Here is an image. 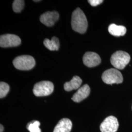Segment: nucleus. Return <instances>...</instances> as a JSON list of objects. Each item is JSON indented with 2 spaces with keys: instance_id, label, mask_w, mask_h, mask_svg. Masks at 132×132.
<instances>
[{
  "instance_id": "obj_17",
  "label": "nucleus",
  "mask_w": 132,
  "mask_h": 132,
  "mask_svg": "<svg viewBox=\"0 0 132 132\" xmlns=\"http://www.w3.org/2000/svg\"><path fill=\"white\" fill-rule=\"evenodd\" d=\"M40 123L38 121H35L33 122L29 123L27 129L30 132H41L39 126Z\"/></svg>"
},
{
  "instance_id": "obj_10",
  "label": "nucleus",
  "mask_w": 132,
  "mask_h": 132,
  "mask_svg": "<svg viewBox=\"0 0 132 132\" xmlns=\"http://www.w3.org/2000/svg\"><path fill=\"white\" fill-rule=\"evenodd\" d=\"M90 91V90L89 85L87 84L83 85L73 94L71 99L76 102H80L89 95Z\"/></svg>"
},
{
  "instance_id": "obj_9",
  "label": "nucleus",
  "mask_w": 132,
  "mask_h": 132,
  "mask_svg": "<svg viewBox=\"0 0 132 132\" xmlns=\"http://www.w3.org/2000/svg\"><path fill=\"white\" fill-rule=\"evenodd\" d=\"M59 18V13L56 11H48L40 16V20L42 24L47 27H52L54 24Z\"/></svg>"
},
{
  "instance_id": "obj_19",
  "label": "nucleus",
  "mask_w": 132,
  "mask_h": 132,
  "mask_svg": "<svg viewBox=\"0 0 132 132\" xmlns=\"http://www.w3.org/2000/svg\"><path fill=\"white\" fill-rule=\"evenodd\" d=\"M0 126H1V128H0V129H1V130H0V132H3L4 131V127H3V126L2 125V124H1V125H0Z\"/></svg>"
},
{
  "instance_id": "obj_11",
  "label": "nucleus",
  "mask_w": 132,
  "mask_h": 132,
  "mask_svg": "<svg viewBox=\"0 0 132 132\" xmlns=\"http://www.w3.org/2000/svg\"><path fill=\"white\" fill-rule=\"evenodd\" d=\"M72 126L71 120L68 118H63L57 124L53 132H70Z\"/></svg>"
},
{
  "instance_id": "obj_14",
  "label": "nucleus",
  "mask_w": 132,
  "mask_h": 132,
  "mask_svg": "<svg viewBox=\"0 0 132 132\" xmlns=\"http://www.w3.org/2000/svg\"><path fill=\"white\" fill-rule=\"evenodd\" d=\"M44 45L48 50L52 51H58L60 47L59 39L56 37H53L51 40L46 39L44 41Z\"/></svg>"
},
{
  "instance_id": "obj_6",
  "label": "nucleus",
  "mask_w": 132,
  "mask_h": 132,
  "mask_svg": "<svg viewBox=\"0 0 132 132\" xmlns=\"http://www.w3.org/2000/svg\"><path fill=\"white\" fill-rule=\"evenodd\" d=\"M119 127L118 119L114 116H109L101 123L100 130L101 132H116Z\"/></svg>"
},
{
  "instance_id": "obj_1",
  "label": "nucleus",
  "mask_w": 132,
  "mask_h": 132,
  "mask_svg": "<svg viewBox=\"0 0 132 132\" xmlns=\"http://www.w3.org/2000/svg\"><path fill=\"white\" fill-rule=\"evenodd\" d=\"M71 28L78 33H85L88 28V21L85 14L79 8H77L72 13Z\"/></svg>"
},
{
  "instance_id": "obj_15",
  "label": "nucleus",
  "mask_w": 132,
  "mask_h": 132,
  "mask_svg": "<svg viewBox=\"0 0 132 132\" xmlns=\"http://www.w3.org/2000/svg\"><path fill=\"white\" fill-rule=\"evenodd\" d=\"M24 5V2L23 0H15L13 3L12 8L16 13H19L23 10Z\"/></svg>"
},
{
  "instance_id": "obj_2",
  "label": "nucleus",
  "mask_w": 132,
  "mask_h": 132,
  "mask_svg": "<svg viewBox=\"0 0 132 132\" xmlns=\"http://www.w3.org/2000/svg\"><path fill=\"white\" fill-rule=\"evenodd\" d=\"M130 56L126 52L117 51L114 52L111 58L112 65L116 69L122 70L130 61Z\"/></svg>"
},
{
  "instance_id": "obj_16",
  "label": "nucleus",
  "mask_w": 132,
  "mask_h": 132,
  "mask_svg": "<svg viewBox=\"0 0 132 132\" xmlns=\"http://www.w3.org/2000/svg\"><path fill=\"white\" fill-rule=\"evenodd\" d=\"M10 86L7 83L1 82L0 83V98H2L8 94L10 90Z\"/></svg>"
},
{
  "instance_id": "obj_20",
  "label": "nucleus",
  "mask_w": 132,
  "mask_h": 132,
  "mask_svg": "<svg viewBox=\"0 0 132 132\" xmlns=\"http://www.w3.org/2000/svg\"><path fill=\"white\" fill-rule=\"evenodd\" d=\"M34 2H39V1H34Z\"/></svg>"
},
{
  "instance_id": "obj_5",
  "label": "nucleus",
  "mask_w": 132,
  "mask_h": 132,
  "mask_svg": "<svg viewBox=\"0 0 132 132\" xmlns=\"http://www.w3.org/2000/svg\"><path fill=\"white\" fill-rule=\"evenodd\" d=\"M54 90V85L52 82L43 81L35 84L33 92L36 96H45L52 94Z\"/></svg>"
},
{
  "instance_id": "obj_13",
  "label": "nucleus",
  "mask_w": 132,
  "mask_h": 132,
  "mask_svg": "<svg viewBox=\"0 0 132 132\" xmlns=\"http://www.w3.org/2000/svg\"><path fill=\"white\" fill-rule=\"evenodd\" d=\"M126 28L122 26H118L116 24H111L108 28L109 33L114 36H121L125 34Z\"/></svg>"
},
{
  "instance_id": "obj_18",
  "label": "nucleus",
  "mask_w": 132,
  "mask_h": 132,
  "mask_svg": "<svg viewBox=\"0 0 132 132\" xmlns=\"http://www.w3.org/2000/svg\"><path fill=\"white\" fill-rule=\"evenodd\" d=\"M90 5L93 6H96L103 2V0H89L88 1Z\"/></svg>"
},
{
  "instance_id": "obj_4",
  "label": "nucleus",
  "mask_w": 132,
  "mask_h": 132,
  "mask_svg": "<svg viewBox=\"0 0 132 132\" xmlns=\"http://www.w3.org/2000/svg\"><path fill=\"white\" fill-rule=\"evenodd\" d=\"M102 79L105 83L112 85L120 84L123 81L121 72L116 69H110L105 71L102 75Z\"/></svg>"
},
{
  "instance_id": "obj_3",
  "label": "nucleus",
  "mask_w": 132,
  "mask_h": 132,
  "mask_svg": "<svg viewBox=\"0 0 132 132\" xmlns=\"http://www.w3.org/2000/svg\"><path fill=\"white\" fill-rule=\"evenodd\" d=\"M13 64L18 70L28 71L35 66V61L31 56L21 55L16 57L13 61Z\"/></svg>"
},
{
  "instance_id": "obj_12",
  "label": "nucleus",
  "mask_w": 132,
  "mask_h": 132,
  "mask_svg": "<svg viewBox=\"0 0 132 132\" xmlns=\"http://www.w3.org/2000/svg\"><path fill=\"white\" fill-rule=\"evenodd\" d=\"M82 80L78 76H75L69 82H67L64 84V90L67 92L79 89Z\"/></svg>"
},
{
  "instance_id": "obj_7",
  "label": "nucleus",
  "mask_w": 132,
  "mask_h": 132,
  "mask_svg": "<svg viewBox=\"0 0 132 132\" xmlns=\"http://www.w3.org/2000/svg\"><path fill=\"white\" fill-rule=\"evenodd\" d=\"M21 43L19 36L11 34H6L0 37V46L2 47H17Z\"/></svg>"
},
{
  "instance_id": "obj_8",
  "label": "nucleus",
  "mask_w": 132,
  "mask_h": 132,
  "mask_svg": "<svg viewBox=\"0 0 132 132\" xmlns=\"http://www.w3.org/2000/svg\"><path fill=\"white\" fill-rule=\"evenodd\" d=\"M83 63L85 66L92 68L98 66L101 63L99 55L94 52H86L83 58Z\"/></svg>"
}]
</instances>
